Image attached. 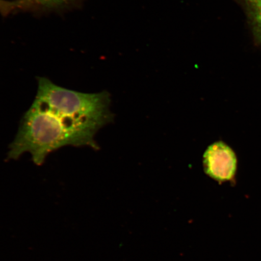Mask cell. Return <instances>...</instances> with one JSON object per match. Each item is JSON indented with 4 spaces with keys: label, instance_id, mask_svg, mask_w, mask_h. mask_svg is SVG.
I'll return each mask as SVG.
<instances>
[{
    "label": "cell",
    "instance_id": "3",
    "mask_svg": "<svg viewBox=\"0 0 261 261\" xmlns=\"http://www.w3.org/2000/svg\"><path fill=\"white\" fill-rule=\"evenodd\" d=\"M74 0H15L7 2L0 0V13L7 15L21 10H51L63 8Z\"/></svg>",
    "mask_w": 261,
    "mask_h": 261
},
{
    "label": "cell",
    "instance_id": "2",
    "mask_svg": "<svg viewBox=\"0 0 261 261\" xmlns=\"http://www.w3.org/2000/svg\"><path fill=\"white\" fill-rule=\"evenodd\" d=\"M203 168L205 174L215 181H232L238 168L236 153L226 143L215 142L204 152Z\"/></svg>",
    "mask_w": 261,
    "mask_h": 261
},
{
    "label": "cell",
    "instance_id": "4",
    "mask_svg": "<svg viewBox=\"0 0 261 261\" xmlns=\"http://www.w3.org/2000/svg\"><path fill=\"white\" fill-rule=\"evenodd\" d=\"M246 15L254 44L261 47V0H234Z\"/></svg>",
    "mask_w": 261,
    "mask_h": 261
},
{
    "label": "cell",
    "instance_id": "1",
    "mask_svg": "<svg viewBox=\"0 0 261 261\" xmlns=\"http://www.w3.org/2000/svg\"><path fill=\"white\" fill-rule=\"evenodd\" d=\"M110 94L84 93L38 78L37 95L21 119L11 145L8 160H17L29 152L35 165L65 146H90L97 150V132L113 121Z\"/></svg>",
    "mask_w": 261,
    "mask_h": 261
}]
</instances>
